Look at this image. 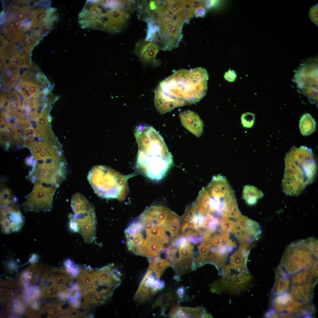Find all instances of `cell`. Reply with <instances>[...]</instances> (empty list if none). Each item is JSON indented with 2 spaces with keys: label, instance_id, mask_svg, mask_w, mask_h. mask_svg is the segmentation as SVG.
I'll use <instances>...</instances> for the list:
<instances>
[{
  "label": "cell",
  "instance_id": "10",
  "mask_svg": "<svg viewBox=\"0 0 318 318\" xmlns=\"http://www.w3.org/2000/svg\"><path fill=\"white\" fill-rule=\"evenodd\" d=\"M164 286V282L148 269L134 295V300L138 303H146Z\"/></svg>",
  "mask_w": 318,
  "mask_h": 318
},
{
  "label": "cell",
  "instance_id": "35",
  "mask_svg": "<svg viewBox=\"0 0 318 318\" xmlns=\"http://www.w3.org/2000/svg\"><path fill=\"white\" fill-rule=\"evenodd\" d=\"M237 75L236 72L231 69L226 72L224 75L225 79L228 82H232L234 81L236 78Z\"/></svg>",
  "mask_w": 318,
  "mask_h": 318
},
{
  "label": "cell",
  "instance_id": "7",
  "mask_svg": "<svg viewBox=\"0 0 318 318\" xmlns=\"http://www.w3.org/2000/svg\"><path fill=\"white\" fill-rule=\"evenodd\" d=\"M293 80L298 92L317 105V60L309 59L301 64L294 72Z\"/></svg>",
  "mask_w": 318,
  "mask_h": 318
},
{
  "label": "cell",
  "instance_id": "13",
  "mask_svg": "<svg viewBox=\"0 0 318 318\" xmlns=\"http://www.w3.org/2000/svg\"><path fill=\"white\" fill-rule=\"evenodd\" d=\"M179 115L183 126L196 137H199L203 132L204 125L198 114L193 112L186 110L180 112Z\"/></svg>",
  "mask_w": 318,
  "mask_h": 318
},
{
  "label": "cell",
  "instance_id": "17",
  "mask_svg": "<svg viewBox=\"0 0 318 318\" xmlns=\"http://www.w3.org/2000/svg\"><path fill=\"white\" fill-rule=\"evenodd\" d=\"M317 282L292 286L291 293L294 298L303 302H308L313 298L314 289Z\"/></svg>",
  "mask_w": 318,
  "mask_h": 318
},
{
  "label": "cell",
  "instance_id": "16",
  "mask_svg": "<svg viewBox=\"0 0 318 318\" xmlns=\"http://www.w3.org/2000/svg\"><path fill=\"white\" fill-rule=\"evenodd\" d=\"M205 312L202 307H187L175 305L172 307L167 316L171 318H201Z\"/></svg>",
  "mask_w": 318,
  "mask_h": 318
},
{
  "label": "cell",
  "instance_id": "33",
  "mask_svg": "<svg viewBox=\"0 0 318 318\" xmlns=\"http://www.w3.org/2000/svg\"><path fill=\"white\" fill-rule=\"evenodd\" d=\"M187 5L188 8L195 12L197 9L200 8H204L207 6V3L203 1L188 0L187 1Z\"/></svg>",
  "mask_w": 318,
  "mask_h": 318
},
{
  "label": "cell",
  "instance_id": "20",
  "mask_svg": "<svg viewBox=\"0 0 318 318\" xmlns=\"http://www.w3.org/2000/svg\"><path fill=\"white\" fill-rule=\"evenodd\" d=\"M145 41H140L137 44L136 51L143 60L150 61L155 58L159 47L155 43Z\"/></svg>",
  "mask_w": 318,
  "mask_h": 318
},
{
  "label": "cell",
  "instance_id": "40",
  "mask_svg": "<svg viewBox=\"0 0 318 318\" xmlns=\"http://www.w3.org/2000/svg\"><path fill=\"white\" fill-rule=\"evenodd\" d=\"M185 289L184 287H181L178 289L176 291V294L178 298H182L185 293Z\"/></svg>",
  "mask_w": 318,
  "mask_h": 318
},
{
  "label": "cell",
  "instance_id": "21",
  "mask_svg": "<svg viewBox=\"0 0 318 318\" xmlns=\"http://www.w3.org/2000/svg\"><path fill=\"white\" fill-rule=\"evenodd\" d=\"M178 298L173 291H167L160 294L155 300L152 308L160 307L163 314L177 301Z\"/></svg>",
  "mask_w": 318,
  "mask_h": 318
},
{
  "label": "cell",
  "instance_id": "36",
  "mask_svg": "<svg viewBox=\"0 0 318 318\" xmlns=\"http://www.w3.org/2000/svg\"><path fill=\"white\" fill-rule=\"evenodd\" d=\"M311 272L314 279L317 281L318 278V261H316L311 268Z\"/></svg>",
  "mask_w": 318,
  "mask_h": 318
},
{
  "label": "cell",
  "instance_id": "4",
  "mask_svg": "<svg viewBox=\"0 0 318 318\" xmlns=\"http://www.w3.org/2000/svg\"><path fill=\"white\" fill-rule=\"evenodd\" d=\"M132 175H124L110 168L97 166L89 172L87 179L95 193L99 197L125 199L128 192L127 180Z\"/></svg>",
  "mask_w": 318,
  "mask_h": 318
},
{
  "label": "cell",
  "instance_id": "42",
  "mask_svg": "<svg viewBox=\"0 0 318 318\" xmlns=\"http://www.w3.org/2000/svg\"><path fill=\"white\" fill-rule=\"evenodd\" d=\"M39 257L36 254H32L29 258V262L33 264L36 263L38 260Z\"/></svg>",
  "mask_w": 318,
  "mask_h": 318
},
{
  "label": "cell",
  "instance_id": "43",
  "mask_svg": "<svg viewBox=\"0 0 318 318\" xmlns=\"http://www.w3.org/2000/svg\"><path fill=\"white\" fill-rule=\"evenodd\" d=\"M16 17L17 20L20 21H22L25 19V16L23 13L19 12L16 14Z\"/></svg>",
  "mask_w": 318,
  "mask_h": 318
},
{
  "label": "cell",
  "instance_id": "8",
  "mask_svg": "<svg viewBox=\"0 0 318 318\" xmlns=\"http://www.w3.org/2000/svg\"><path fill=\"white\" fill-rule=\"evenodd\" d=\"M72 209L74 214L71 217L77 224L79 232L86 242H92L95 237L96 223L93 206L89 203L76 206Z\"/></svg>",
  "mask_w": 318,
  "mask_h": 318
},
{
  "label": "cell",
  "instance_id": "38",
  "mask_svg": "<svg viewBox=\"0 0 318 318\" xmlns=\"http://www.w3.org/2000/svg\"><path fill=\"white\" fill-rule=\"evenodd\" d=\"M24 133V135L27 137L34 136L37 133L32 127H30L25 129Z\"/></svg>",
  "mask_w": 318,
  "mask_h": 318
},
{
  "label": "cell",
  "instance_id": "45",
  "mask_svg": "<svg viewBox=\"0 0 318 318\" xmlns=\"http://www.w3.org/2000/svg\"><path fill=\"white\" fill-rule=\"evenodd\" d=\"M34 40L33 39L30 38L27 40V43L28 45L32 46L34 44Z\"/></svg>",
  "mask_w": 318,
  "mask_h": 318
},
{
  "label": "cell",
  "instance_id": "25",
  "mask_svg": "<svg viewBox=\"0 0 318 318\" xmlns=\"http://www.w3.org/2000/svg\"><path fill=\"white\" fill-rule=\"evenodd\" d=\"M299 127L302 134L304 136L309 135L315 130L316 122L308 113L304 114L299 121Z\"/></svg>",
  "mask_w": 318,
  "mask_h": 318
},
{
  "label": "cell",
  "instance_id": "34",
  "mask_svg": "<svg viewBox=\"0 0 318 318\" xmlns=\"http://www.w3.org/2000/svg\"><path fill=\"white\" fill-rule=\"evenodd\" d=\"M309 14L311 19L317 24V5L312 7L309 11Z\"/></svg>",
  "mask_w": 318,
  "mask_h": 318
},
{
  "label": "cell",
  "instance_id": "22",
  "mask_svg": "<svg viewBox=\"0 0 318 318\" xmlns=\"http://www.w3.org/2000/svg\"><path fill=\"white\" fill-rule=\"evenodd\" d=\"M148 259L149 265L148 269L151 270L158 279L161 277L167 269L171 266L167 259H162L159 256Z\"/></svg>",
  "mask_w": 318,
  "mask_h": 318
},
{
  "label": "cell",
  "instance_id": "2",
  "mask_svg": "<svg viewBox=\"0 0 318 318\" xmlns=\"http://www.w3.org/2000/svg\"><path fill=\"white\" fill-rule=\"evenodd\" d=\"M134 134L138 147L136 168L151 180L161 179L173 163L163 138L153 127L146 125L137 126Z\"/></svg>",
  "mask_w": 318,
  "mask_h": 318
},
{
  "label": "cell",
  "instance_id": "6",
  "mask_svg": "<svg viewBox=\"0 0 318 318\" xmlns=\"http://www.w3.org/2000/svg\"><path fill=\"white\" fill-rule=\"evenodd\" d=\"M237 202L234 193L229 191L223 198L211 196L206 187L200 191L196 201L193 203L195 211L201 215H211L220 219L230 218L234 212Z\"/></svg>",
  "mask_w": 318,
  "mask_h": 318
},
{
  "label": "cell",
  "instance_id": "31",
  "mask_svg": "<svg viewBox=\"0 0 318 318\" xmlns=\"http://www.w3.org/2000/svg\"><path fill=\"white\" fill-rule=\"evenodd\" d=\"M255 115L251 112H247L243 114L241 117L242 125L244 127L250 128L253 125Z\"/></svg>",
  "mask_w": 318,
  "mask_h": 318
},
{
  "label": "cell",
  "instance_id": "30",
  "mask_svg": "<svg viewBox=\"0 0 318 318\" xmlns=\"http://www.w3.org/2000/svg\"><path fill=\"white\" fill-rule=\"evenodd\" d=\"M90 295V299L94 306L105 304L106 301L110 298L106 295L97 291Z\"/></svg>",
  "mask_w": 318,
  "mask_h": 318
},
{
  "label": "cell",
  "instance_id": "24",
  "mask_svg": "<svg viewBox=\"0 0 318 318\" xmlns=\"http://www.w3.org/2000/svg\"><path fill=\"white\" fill-rule=\"evenodd\" d=\"M312 267L304 269L292 276L291 281L292 285L296 286L317 282V281L315 280L312 275Z\"/></svg>",
  "mask_w": 318,
  "mask_h": 318
},
{
  "label": "cell",
  "instance_id": "26",
  "mask_svg": "<svg viewBox=\"0 0 318 318\" xmlns=\"http://www.w3.org/2000/svg\"><path fill=\"white\" fill-rule=\"evenodd\" d=\"M19 77V70L16 69L6 72L1 78V81L5 87H13L18 85Z\"/></svg>",
  "mask_w": 318,
  "mask_h": 318
},
{
  "label": "cell",
  "instance_id": "39",
  "mask_svg": "<svg viewBox=\"0 0 318 318\" xmlns=\"http://www.w3.org/2000/svg\"><path fill=\"white\" fill-rule=\"evenodd\" d=\"M206 13V10L204 8H200L197 9L195 11V16L196 17H202L204 16Z\"/></svg>",
  "mask_w": 318,
  "mask_h": 318
},
{
  "label": "cell",
  "instance_id": "37",
  "mask_svg": "<svg viewBox=\"0 0 318 318\" xmlns=\"http://www.w3.org/2000/svg\"><path fill=\"white\" fill-rule=\"evenodd\" d=\"M69 227L71 230L74 232H79V228L76 222L70 216Z\"/></svg>",
  "mask_w": 318,
  "mask_h": 318
},
{
  "label": "cell",
  "instance_id": "15",
  "mask_svg": "<svg viewBox=\"0 0 318 318\" xmlns=\"http://www.w3.org/2000/svg\"><path fill=\"white\" fill-rule=\"evenodd\" d=\"M41 264H32L24 270L20 274L18 280V285L21 287L35 286L41 276Z\"/></svg>",
  "mask_w": 318,
  "mask_h": 318
},
{
  "label": "cell",
  "instance_id": "27",
  "mask_svg": "<svg viewBox=\"0 0 318 318\" xmlns=\"http://www.w3.org/2000/svg\"><path fill=\"white\" fill-rule=\"evenodd\" d=\"M167 4L168 8L175 14L187 9V1L167 0Z\"/></svg>",
  "mask_w": 318,
  "mask_h": 318
},
{
  "label": "cell",
  "instance_id": "18",
  "mask_svg": "<svg viewBox=\"0 0 318 318\" xmlns=\"http://www.w3.org/2000/svg\"><path fill=\"white\" fill-rule=\"evenodd\" d=\"M275 273V281L271 291L273 295L288 291L292 286L290 276L280 265L277 268Z\"/></svg>",
  "mask_w": 318,
  "mask_h": 318
},
{
  "label": "cell",
  "instance_id": "14",
  "mask_svg": "<svg viewBox=\"0 0 318 318\" xmlns=\"http://www.w3.org/2000/svg\"><path fill=\"white\" fill-rule=\"evenodd\" d=\"M24 222V217L19 210L10 211L5 216L1 217V231L5 234L18 231Z\"/></svg>",
  "mask_w": 318,
  "mask_h": 318
},
{
  "label": "cell",
  "instance_id": "9",
  "mask_svg": "<svg viewBox=\"0 0 318 318\" xmlns=\"http://www.w3.org/2000/svg\"><path fill=\"white\" fill-rule=\"evenodd\" d=\"M56 189L36 183L31 192L27 196L23 206L26 212L49 211L52 208V202Z\"/></svg>",
  "mask_w": 318,
  "mask_h": 318
},
{
  "label": "cell",
  "instance_id": "41",
  "mask_svg": "<svg viewBox=\"0 0 318 318\" xmlns=\"http://www.w3.org/2000/svg\"><path fill=\"white\" fill-rule=\"evenodd\" d=\"M26 164L29 166H33L35 163V161L33 159V156H31L27 158L26 159Z\"/></svg>",
  "mask_w": 318,
  "mask_h": 318
},
{
  "label": "cell",
  "instance_id": "12",
  "mask_svg": "<svg viewBox=\"0 0 318 318\" xmlns=\"http://www.w3.org/2000/svg\"><path fill=\"white\" fill-rule=\"evenodd\" d=\"M250 248V244H241L231 256L227 266L231 270H235L240 272H246L247 262Z\"/></svg>",
  "mask_w": 318,
  "mask_h": 318
},
{
  "label": "cell",
  "instance_id": "23",
  "mask_svg": "<svg viewBox=\"0 0 318 318\" xmlns=\"http://www.w3.org/2000/svg\"><path fill=\"white\" fill-rule=\"evenodd\" d=\"M263 196L262 192L254 186L247 185L244 187L243 198L249 205L255 204L258 200Z\"/></svg>",
  "mask_w": 318,
  "mask_h": 318
},
{
  "label": "cell",
  "instance_id": "28",
  "mask_svg": "<svg viewBox=\"0 0 318 318\" xmlns=\"http://www.w3.org/2000/svg\"><path fill=\"white\" fill-rule=\"evenodd\" d=\"M42 291V298H53L58 297L59 293L63 289L53 285L41 287Z\"/></svg>",
  "mask_w": 318,
  "mask_h": 318
},
{
  "label": "cell",
  "instance_id": "32",
  "mask_svg": "<svg viewBox=\"0 0 318 318\" xmlns=\"http://www.w3.org/2000/svg\"><path fill=\"white\" fill-rule=\"evenodd\" d=\"M1 132H5L8 139H12L18 132L17 129L15 124L8 123L1 130Z\"/></svg>",
  "mask_w": 318,
  "mask_h": 318
},
{
  "label": "cell",
  "instance_id": "5",
  "mask_svg": "<svg viewBox=\"0 0 318 318\" xmlns=\"http://www.w3.org/2000/svg\"><path fill=\"white\" fill-rule=\"evenodd\" d=\"M317 243L310 238L291 244L286 249L280 265L290 276L311 268L317 260Z\"/></svg>",
  "mask_w": 318,
  "mask_h": 318
},
{
  "label": "cell",
  "instance_id": "1",
  "mask_svg": "<svg viewBox=\"0 0 318 318\" xmlns=\"http://www.w3.org/2000/svg\"><path fill=\"white\" fill-rule=\"evenodd\" d=\"M209 76L204 68L182 69L161 82L155 91L154 104L161 114L199 101L206 95Z\"/></svg>",
  "mask_w": 318,
  "mask_h": 318
},
{
  "label": "cell",
  "instance_id": "46",
  "mask_svg": "<svg viewBox=\"0 0 318 318\" xmlns=\"http://www.w3.org/2000/svg\"><path fill=\"white\" fill-rule=\"evenodd\" d=\"M212 316L209 314L204 313L202 315L201 318H212Z\"/></svg>",
  "mask_w": 318,
  "mask_h": 318
},
{
  "label": "cell",
  "instance_id": "44",
  "mask_svg": "<svg viewBox=\"0 0 318 318\" xmlns=\"http://www.w3.org/2000/svg\"><path fill=\"white\" fill-rule=\"evenodd\" d=\"M11 25L14 28H17L19 25V23L17 20L14 19L11 21Z\"/></svg>",
  "mask_w": 318,
  "mask_h": 318
},
{
  "label": "cell",
  "instance_id": "19",
  "mask_svg": "<svg viewBox=\"0 0 318 318\" xmlns=\"http://www.w3.org/2000/svg\"><path fill=\"white\" fill-rule=\"evenodd\" d=\"M228 288L230 292L238 294L245 289L249 286L252 279L250 275L247 272H241L237 275L231 276Z\"/></svg>",
  "mask_w": 318,
  "mask_h": 318
},
{
  "label": "cell",
  "instance_id": "3",
  "mask_svg": "<svg viewBox=\"0 0 318 318\" xmlns=\"http://www.w3.org/2000/svg\"><path fill=\"white\" fill-rule=\"evenodd\" d=\"M285 169L282 188L286 195L297 196L314 180L317 176V165L312 149L294 146L285 159Z\"/></svg>",
  "mask_w": 318,
  "mask_h": 318
},
{
  "label": "cell",
  "instance_id": "48",
  "mask_svg": "<svg viewBox=\"0 0 318 318\" xmlns=\"http://www.w3.org/2000/svg\"><path fill=\"white\" fill-rule=\"evenodd\" d=\"M4 44V43L2 41H0V47H2Z\"/></svg>",
  "mask_w": 318,
  "mask_h": 318
},
{
  "label": "cell",
  "instance_id": "11",
  "mask_svg": "<svg viewBox=\"0 0 318 318\" xmlns=\"http://www.w3.org/2000/svg\"><path fill=\"white\" fill-rule=\"evenodd\" d=\"M261 232L257 222L241 215L236 221L232 234L241 244H251L258 239Z\"/></svg>",
  "mask_w": 318,
  "mask_h": 318
},
{
  "label": "cell",
  "instance_id": "29",
  "mask_svg": "<svg viewBox=\"0 0 318 318\" xmlns=\"http://www.w3.org/2000/svg\"><path fill=\"white\" fill-rule=\"evenodd\" d=\"M94 278L93 271L92 272L83 271L78 275L77 283L79 286L86 285L90 282H93Z\"/></svg>",
  "mask_w": 318,
  "mask_h": 318
},
{
  "label": "cell",
  "instance_id": "47",
  "mask_svg": "<svg viewBox=\"0 0 318 318\" xmlns=\"http://www.w3.org/2000/svg\"><path fill=\"white\" fill-rule=\"evenodd\" d=\"M42 18L41 14H37L35 16V19L38 21L41 20Z\"/></svg>",
  "mask_w": 318,
  "mask_h": 318
}]
</instances>
